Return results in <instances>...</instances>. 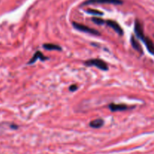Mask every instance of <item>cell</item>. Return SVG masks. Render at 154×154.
Instances as JSON below:
<instances>
[{
	"label": "cell",
	"mask_w": 154,
	"mask_h": 154,
	"mask_svg": "<svg viewBox=\"0 0 154 154\" xmlns=\"http://www.w3.org/2000/svg\"><path fill=\"white\" fill-rule=\"evenodd\" d=\"M130 41H131V44H132V48L135 50V51H137L138 52L140 53H142L143 51H142V48H141V46H140V44H139L138 41L136 40V38H135V36H132V37H131Z\"/></svg>",
	"instance_id": "cell-8"
},
{
	"label": "cell",
	"mask_w": 154,
	"mask_h": 154,
	"mask_svg": "<svg viewBox=\"0 0 154 154\" xmlns=\"http://www.w3.org/2000/svg\"><path fill=\"white\" fill-rule=\"evenodd\" d=\"M92 21L95 23L97 25H102L105 23V21H104L103 19L100 18V17H93L92 18Z\"/></svg>",
	"instance_id": "cell-12"
},
{
	"label": "cell",
	"mask_w": 154,
	"mask_h": 154,
	"mask_svg": "<svg viewBox=\"0 0 154 154\" xmlns=\"http://www.w3.org/2000/svg\"><path fill=\"white\" fill-rule=\"evenodd\" d=\"M11 127L12 129H17V128H18L17 125H11Z\"/></svg>",
	"instance_id": "cell-14"
},
{
	"label": "cell",
	"mask_w": 154,
	"mask_h": 154,
	"mask_svg": "<svg viewBox=\"0 0 154 154\" xmlns=\"http://www.w3.org/2000/svg\"><path fill=\"white\" fill-rule=\"evenodd\" d=\"M90 4H113V5H122L123 0H86L82 3V5H87Z\"/></svg>",
	"instance_id": "cell-3"
},
{
	"label": "cell",
	"mask_w": 154,
	"mask_h": 154,
	"mask_svg": "<svg viewBox=\"0 0 154 154\" xmlns=\"http://www.w3.org/2000/svg\"><path fill=\"white\" fill-rule=\"evenodd\" d=\"M72 25L73 26L75 27V29H78V30L79 31L86 32V33H90V34L94 35V36H100V32H98V31L96 30V29H92V28L89 27V26H86L85 25H82V24L75 22H73Z\"/></svg>",
	"instance_id": "cell-2"
},
{
	"label": "cell",
	"mask_w": 154,
	"mask_h": 154,
	"mask_svg": "<svg viewBox=\"0 0 154 154\" xmlns=\"http://www.w3.org/2000/svg\"><path fill=\"white\" fill-rule=\"evenodd\" d=\"M105 23H106V24L108 26H110L111 28H112L113 30L115 31L118 35H120V36H123V30L122 27H121V26L119 25V24H117L116 21L108 20V21H105Z\"/></svg>",
	"instance_id": "cell-4"
},
{
	"label": "cell",
	"mask_w": 154,
	"mask_h": 154,
	"mask_svg": "<svg viewBox=\"0 0 154 154\" xmlns=\"http://www.w3.org/2000/svg\"><path fill=\"white\" fill-rule=\"evenodd\" d=\"M48 59V58L46 57L45 56H44L41 51H37V52H36V53L33 55V56L31 58V59L29 60V62L28 63V64H29V65L33 64V63H36V62L37 61L38 59H41V60H42V61H44V60H46V59Z\"/></svg>",
	"instance_id": "cell-7"
},
{
	"label": "cell",
	"mask_w": 154,
	"mask_h": 154,
	"mask_svg": "<svg viewBox=\"0 0 154 154\" xmlns=\"http://www.w3.org/2000/svg\"><path fill=\"white\" fill-rule=\"evenodd\" d=\"M78 90V86L75 84H73L71 86H69V90L71 92H75Z\"/></svg>",
	"instance_id": "cell-13"
},
{
	"label": "cell",
	"mask_w": 154,
	"mask_h": 154,
	"mask_svg": "<svg viewBox=\"0 0 154 154\" xmlns=\"http://www.w3.org/2000/svg\"><path fill=\"white\" fill-rule=\"evenodd\" d=\"M140 39L144 43L147 51H149L151 54H154V43L153 42L152 40L145 36H143Z\"/></svg>",
	"instance_id": "cell-5"
},
{
	"label": "cell",
	"mask_w": 154,
	"mask_h": 154,
	"mask_svg": "<svg viewBox=\"0 0 154 154\" xmlns=\"http://www.w3.org/2000/svg\"><path fill=\"white\" fill-rule=\"evenodd\" d=\"M105 122L102 119H96V120H92L90 123V126L94 129H99L104 125Z\"/></svg>",
	"instance_id": "cell-9"
},
{
	"label": "cell",
	"mask_w": 154,
	"mask_h": 154,
	"mask_svg": "<svg viewBox=\"0 0 154 154\" xmlns=\"http://www.w3.org/2000/svg\"><path fill=\"white\" fill-rule=\"evenodd\" d=\"M108 108L111 111H122L129 109V107L124 104H114L111 103L108 105Z\"/></svg>",
	"instance_id": "cell-6"
},
{
	"label": "cell",
	"mask_w": 154,
	"mask_h": 154,
	"mask_svg": "<svg viewBox=\"0 0 154 154\" xmlns=\"http://www.w3.org/2000/svg\"><path fill=\"white\" fill-rule=\"evenodd\" d=\"M85 65L86 66H95L96 68L102 70V71H108V66L105 61L100 59H88L85 62Z\"/></svg>",
	"instance_id": "cell-1"
},
{
	"label": "cell",
	"mask_w": 154,
	"mask_h": 154,
	"mask_svg": "<svg viewBox=\"0 0 154 154\" xmlns=\"http://www.w3.org/2000/svg\"><path fill=\"white\" fill-rule=\"evenodd\" d=\"M43 48L48 51H61L62 48L60 46L54 44H44Z\"/></svg>",
	"instance_id": "cell-10"
},
{
	"label": "cell",
	"mask_w": 154,
	"mask_h": 154,
	"mask_svg": "<svg viewBox=\"0 0 154 154\" xmlns=\"http://www.w3.org/2000/svg\"><path fill=\"white\" fill-rule=\"evenodd\" d=\"M86 13L96 16H102L104 14L102 11H99L98 10H95V9H89V10L86 11Z\"/></svg>",
	"instance_id": "cell-11"
}]
</instances>
